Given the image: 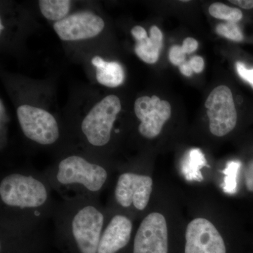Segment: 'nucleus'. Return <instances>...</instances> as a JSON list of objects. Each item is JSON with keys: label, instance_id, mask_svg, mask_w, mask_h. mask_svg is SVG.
Listing matches in <instances>:
<instances>
[{"label": "nucleus", "instance_id": "15", "mask_svg": "<svg viewBox=\"0 0 253 253\" xmlns=\"http://www.w3.org/2000/svg\"><path fill=\"white\" fill-rule=\"evenodd\" d=\"M38 4L44 18L57 22L67 17L71 9V1L69 0H40Z\"/></svg>", "mask_w": 253, "mask_h": 253}, {"label": "nucleus", "instance_id": "23", "mask_svg": "<svg viewBox=\"0 0 253 253\" xmlns=\"http://www.w3.org/2000/svg\"><path fill=\"white\" fill-rule=\"evenodd\" d=\"M199 43L196 40L192 38H187L183 42L181 47L185 54H191L197 49Z\"/></svg>", "mask_w": 253, "mask_h": 253}, {"label": "nucleus", "instance_id": "5", "mask_svg": "<svg viewBox=\"0 0 253 253\" xmlns=\"http://www.w3.org/2000/svg\"><path fill=\"white\" fill-rule=\"evenodd\" d=\"M112 192L106 202L109 212L126 214L128 211L141 212L146 211L152 196L154 181L149 174L132 170L118 172Z\"/></svg>", "mask_w": 253, "mask_h": 253}, {"label": "nucleus", "instance_id": "1", "mask_svg": "<svg viewBox=\"0 0 253 253\" xmlns=\"http://www.w3.org/2000/svg\"><path fill=\"white\" fill-rule=\"evenodd\" d=\"M42 172L19 168L2 173L0 179V219L20 223L46 222L56 201Z\"/></svg>", "mask_w": 253, "mask_h": 253}, {"label": "nucleus", "instance_id": "21", "mask_svg": "<svg viewBox=\"0 0 253 253\" xmlns=\"http://www.w3.org/2000/svg\"><path fill=\"white\" fill-rule=\"evenodd\" d=\"M236 67L240 77L249 83L253 87V68L249 69L246 67L244 63L241 62L236 63Z\"/></svg>", "mask_w": 253, "mask_h": 253}, {"label": "nucleus", "instance_id": "7", "mask_svg": "<svg viewBox=\"0 0 253 253\" xmlns=\"http://www.w3.org/2000/svg\"><path fill=\"white\" fill-rule=\"evenodd\" d=\"M210 120V130L214 135L225 136L232 131L237 123V113L232 92L228 86L214 88L206 101Z\"/></svg>", "mask_w": 253, "mask_h": 253}, {"label": "nucleus", "instance_id": "26", "mask_svg": "<svg viewBox=\"0 0 253 253\" xmlns=\"http://www.w3.org/2000/svg\"><path fill=\"white\" fill-rule=\"evenodd\" d=\"M179 70H180L181 73L186 77H190L194 72L189 62H186V61L179 66Z\"/></svg>", "mask_w": 253, "mask_h": 253}, {"label": "nucleus", "instance_id": "17", "mask_svg": "<svg viewBox=\"0 0 253 253\" xmlns=\"http://www.w3.org/2000/svg\"><path fill=\"white\" fill-rule=\"evenodd\" d=\"M210 14L226 22L236 23L243 18V13L236 8L230 7L222 3H213L209 7Z\"/></svg>", "mask_w": 253, "mask_h": 253}, {"label": "nucleus", "instance_id": "16", "mask_svg": "<svg viewBox=\"0 0 253 253\" xmlns=\"http://www.w3.org/2000/svg\"><path fill=\"white\" fill-rule=\"evenodd\" d=\"M206 159L204 155L201 152V150L198 149H191L186 158L184 163V172H186V177L188 179H198L202 178V176L199 174L200 168L205 166Z\"/></svg>", "mask_w": 253, "mask_h": 253}, {"label": "nucleus", "instance_id": "20", "mask_svg": "<svg viewBox=\"0 0 253 253\" xmlns=\"http://www.w3.org/2000/svg\"><path fill=\"white\" fill-rule=\"evenodd\" d=\"M185 53L180 46L174 45L169 50V61L174 66H180L185 62Z\"/></svg>", "mask_w": 253, "mask_h": 253}, {"label": "nucleus", "instance_id": "2", "mask_svg": "<svg viewBox=\"0 0 253 253\" xmlns=\"http://www.w3.org/2000/svg\"><path fill=\"white\" fill-rule=\"evenodd\" d=\"M117 169L112 161L89 153L69 152L61 155L42 173L62 199L78 196L99 199L111 185Z\"/></svg>", "mask_w": 253, "mask_h": 253}, {"label": "nucleus", "instance_id": "25", "mask_svg": "<svg viewBox=\"0 0 253 253\" xmlns=\"http://www.w3.org/2000/svg\"><path fill=\"white\" fill-rule=\"evenodd\" d=\"M230 2L238 5L243 9H250L253 8V0H239V1L234 0V1H230Z\"/></svg>", "mask_w": 253, "mask_h": 253}, {"label": "nucleus", "instance_id": "8", "mask_svg": "<svg viewBox=\"0 0 253 253\" xmlns=\"http://www.w3.org/2000/svg\"><path fill=\"white\" fill-rule=\"evenodd\" d=\"M134 109L136 118L140 121L138 131L147 139H155L161 134L172 113L169 103L156 95L138 98L134 102Z\"/></svg>", "mask_w": 253, "mask_h": 253}, {"label": "nucleus", "instance_id": "10", "mask_svg": "<svg viewBox=\"0 0 253 253\" xmlns=\"http://www.w3.org/2000/svg\"><path fill=\"white\" fill-rule=\"evenodd\" d=\"M53 28L61 41H84L99 36L105 28V22L94 13L81 11L55 22Z\"/></svg>", "mask_w": 253, "mask_h": 253}, {"label": "nucleus", "instance_id": "24", "mask_svg": "<svg viewBox=\"0 0 253 253\" xmlns=\"http://www.w3.org/2000/svg\"><path fill=\"white\" fill-rule=\"evenodd\" d=\"M190 65L192 68L194 72L199 73L202 72L204 69V60L199 56H195L191 58L189 61Z\"/></svg>", "mask_w": 253, "mask_h": 253}, {"label": "nucleus", "instance_id": "9", "mask_svg": "<svg viewBox=\"0 0 253 253\" xmlns=\"http://www.w3.org/2000/svg\"><path fill=\"white\" fill-rule=\"evenodd\" d=\"M167 221L162 213L146 214L134 236L133 253H168Z\"/></svg>", "mask_w": 253, "mask_h": 253}, {"label": "nucleus", "instance_id": "11", "mask_svg": "<svg viewBox=\"0 0 253 253\" xmlns=\"http://www.w3.org/2000/svg\"><path fill=\"white\" fill-rule=\"evenodd\" d=\"M185 253H226L221 234L212 222L196 218L188 224L186 231Z\"/></svg>", "mask_w": 253, "mask_h": 253}, {"label": "nucleus", "instance_id": "4", "mask_svg": "<svg viewBox=\"0 0 253 253\" xmlns=\"http://www.w3.org/2000/svg\"><path fill=\"white\" fill-rule=\"evenodd\" d=\"M121 110L120 98L109 94L95 104L83 118L79 134L87 153L111 161L115 123Z\"/></svg>", "mask_w": 253, "mask_h": 253}, {"label": "nucleus", "instance_id": "12", "mask_svg": "<svg viewBox=\"0 0 253 253\" xmlns=\"http://www.w3.org/2000/svg\"><path fill=\"white\" fill-rule=\"evenodd\" d=\"M108 212L109 219L101 234L97 253H119L130 241L132 221L124 213Z\"/></svg>", "mask_w": 253, "mask_h": 253}, {"label": "nucleus", "instance_id": "19", "mask_svg": "<svg viewBox=\"0 0 253 253\" xmlns=\"http://www.w3.org/2000/svg\"><path fill=\"white\" fill-rule=\"evenodd\" d=\"M217 33L231 41L241 42L244 40V35L236 23H221L217 26Z\"/></svg>", "mask_w": 253, "mask_h": 253}, {"label": "nucleus", "instance_id": "13", "mask_svg": "<svg viewBox=\"0 0 253 253\" xmlns=\"http://www.w3.org/2000/svg\"><path fill=\"white\" fill-rule=\"evenodd\" d=\"M91 63L96 69V81L101 85L114 88L123 84L125 72L119 63L106 61L101 56H96L91 59Z\"/></svg>", "mask_w": 253, "mask_h": 253}, {"label": "nucleus", "instance_id": "6", "mask_svg": "<svg viewBox=\"0 0 253 253\" xmlns=\"http://www.w3.org/2000/svg\"><path fill=\"white\" fill-rule=\"evenodd\" d=\"M16 114L23 135L32 143L43 147L59 144L61 139V128L49 111L23 104L18 106Z\"/></svg>", "mask_w": 253, "mask_h": 253}, {"label": "nucleus", "instance_id": "3", "mask_svg": "<svg viewBox=\"0 0 253 253\" xmlns=\"http://www.w3.org/2000/svg\"><path fill=\"white\" fill-rule=\"evenodd\" d=\"M109 216L99 199L78 196L56 203L52 219L58 239L76 253H97Z\"/></svg>", "mask_w": 253, "mask_h": 253}, {"label": "nucleus", "instance_id": "18", "mask_svg": "<svg viewBox=\"0 0 253 253\" xmlns=\"http://www.w3.org/2000/svg\"><path fill=\"white\" fill-rule=\"evenodd\" d=\"M240 166H241V163L239 161H231L228 163L227 166L224 169V173L226 176L224 178L223 189L226 194H234L236 192V186H237L236 176H237Z\"/></svg>", "mask_w": 253, "mask_h": 253}, {"label": "nucleus", "instance_id": "14", "mask_svg": "<svg viewBox=\"0 0 253 253\" xmlns=\"http://www.w3.org/2000/svg\"><path fill=\"white\" fill-rule=\"evenodd\" d=\"M163 33L156 26L150 29V37L148 34L136 41V56L145 63L154 64L159 59L160 51L163 45Z\"/></svg>", "mask_w": 253, "mask_h": 253}, {"label": "nucleus", "instance_id": "22", "mask_svg": "<svg viewBox=\"0 0 253 253\" xmlns=\"http://www.w3.org/2000/svg\"><path fill=\"white\" fill-rule=\"evenodd\" d=\"M244 177L246 188L253 193V160L248 163L245 169Z\"/></svg>", "mask_w": 253, "mask_h": 253}]
</instances>
